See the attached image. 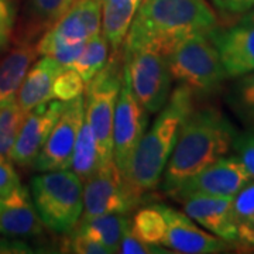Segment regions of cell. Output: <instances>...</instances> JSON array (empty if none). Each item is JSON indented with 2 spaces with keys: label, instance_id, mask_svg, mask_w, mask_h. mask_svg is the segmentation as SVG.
Returning <instances> with one entry per match:
<instances>
[{
  "label": "cell",
  "instance_id": "cell-14",
  "mask_svg": "<svg viewBox=\"0 0 254 254\" xmlns=\"http://www.w3.org/2000/svg\"><path fill=\"white\" fill-rule=\"evenodd\" d=\"M63 106L64 102L51 99L28 112L10 154L13 164H17L20 167L33 165L41 147L50 136Z\"/></svg>",
  "mask_w": 254,
  "mask_h": 254
},
{
  "label": "cell",
  "instance_id": "cell-34",
  "mask_svg": "<svg viewBox=\"0 0 254 254\" xmlns=\"http://www.w3.org/2000/svg\"><path fill=\"white\" fill-rule=\"evenodd\" d=\"M20 185V178L13 167V161L9 158L0 157V196L7 195Z\"/></svg>",
  "mask_w": 254,
  "mask_h": 254
},
{
  "label": "cell",
  "instance_id": "cell-18",
  "mask_svg": "<svg viewBox=\"0 0 254 254\" xmlns=\"http://www.w3.org/2000/svg\"><path fill=\"white\" fill-rule=\"evenodd\" d=\"M63 69L60 64L48 57H43L31 65L16 98L23 112L28 113L38 105L54 99V81Z\"/></svg>",
  "mask_w": 254,
  "mask_h": 254
},
{
  "label": "cell",
  "instance_id": "cell-8",
  "mask_svg": "<svg viewBox=\"0 0 254 254\" xmlns=\"http://www.w3.org/2000/svg\"><path fill=\"white\" fill-rule=\"evenodd\" d=\"M141 200L127 187L115 161L100 164L83 182V212L81 219L108 213H128Z\"/></svg>",
  "mask_w": 254,
  "mask_h": 254
},
{
  "label": "cell",
  "instance_id": "cell-31",
  "mask_svg": "<svg viewBox=\"0 0 254 254\" xmlns=\"http://www.w3.org/2000/svg\"><path fill=\"white\" fill-rule=\"evenodd\" d=\"M16 23V6L13 0H0V51L9 46Z\"/></svg>",
  "mask_w": 254,
  "mask_h": 254
},
{
  "label": "cell",
  "instance_id": "cell-33",
  "mask_svg": "<svg viewBox=\"0 0 254 254\" xmlns=\"http://www.w3.org/2000/svg\"><path fill=\"white\" fill-rule=\"evenodd\" d=\"M233 150L236 151V157L245 165L247 173L254 178V130L236 136Z\"/></svg>",
  "mask_w": 254,
  "mask_h": 254
},
{
  "label": "cell",
  "instance_id": "cell-3",
  "mask_svg": "<svg viewBox=\"0 0 254 254\" xmlns=\"http://www.w3.org/2000/svg\"><path fill=\"white\" fill-rule=\"evenodd\" d=\"M195 109V95L178 85L147 128L128 163L125 181L138 199L148 190H155L173 154L182 122Z\"/></svg>",
  "mask_w": 254,
  "mask_h": 254
},
{
  "label": "cell",
  "instance_id": "cell-5",
  "mask_svg": "<svg viewBox=\"0 0 254 254\" xmlns=\"http://www.w3.org/2000/svg\"><path fill=\"white\" fill-rule=\"evenodd\" d=\"M165 57L173 81L188 88L195 96L216 92L227 79L218 48L209 34L182 40Z\"/></svg>",
  "mask_w": 254,
  "mask_h": 254
},
{
  "label": "cell",
  "instance_id": "cell-4",
  "mask_svg": "<svg viewBox=\"0 0 254 254\" xmlns=\"http://www.w3.org/2000/svg\"><path fill=\"white\" fill-rule=\"evenodd\" d=\"M30 193L44 226L57 233H71L83 212V182L72 170L36 175Z\"/></svg>",
  "mask_w": 254,
  "mask_h": 254
},
{
  "label": "cell",
  "instance_id": "cell-35",
  "mask_svg": "<svg viewBox=\"0 0 254 254\" xmlns=\"http://www.w3.org/2000/svg\"><path fill=\"white\" fill-rule=\"evenodd\" d=\"M213 7L225 16H245L254 7V0H210Z\"/></svg>",
  "mask_w": 254,
  "mask_h": 254
},
{
  "label": "cell",
  "instance_id": "cell-30",
  "mask_svg": "<svg viewBox=\"0 0 254 254\" xmlns=\"http://www.w3.org/2000/svg\"><path fill=\"white\" fill-rule=\"evenodd\" d=\"M64 252H69L75 254H109V249L102 245L96 239L82 233L79 230H75L69 233L66 239Z\"/></svg>",
  "mask_w": 254,
  "mask_h": 254
},
{
  "label": "cell",
  "instance_id": "cell-11",
  "mask_svg": "<svg viewBox=\"0 0 254 254\" xmlns=\"http://www.w3.org/2000/svg\"><path fill=\"white\" fill-rule=\"evenodd\" d=\"M102 31V1L75 0L37 43L38 55L47 57L55 47L88 41Z\"/></svg>",
  "mask_w": 254,
  "mask_h": 254
},
{
  "label": "cell",
  "instance_id": "cell-16",
  "mask_svg": "<svg viewBox=\"0 0 254 254\" xmlns=\"http://www.w3.org/2000/svg\"><path fill=\"white\" fill-rule=\"evenodd\" d=\"M233 196H206L195 195L180 200L182 212L209 233L226 243L239 242V232L232 213Z\"/></svg>",
  "mask_w": 254,
  "mask_h": 254
},
{
  "label": "cell",
  "instance_id": "cell-37",
  "mask_svg": "<svg viewBox=\"0 0 254 254\" xmlns=\"http://www.w3.org/2000/svg\"><path fill=\"white\" fill-rule=\"evenodd\" d=\"M239 21H242V23H254V7L250 11H247L245 16H242V18Z\"/></svg>",
  "mask_w": 254,
  "mask_h": 254
},
{
  "label": "cell",
  "instance_id": "cell-13",
  "mask_svg": "<svg viewBox=\"0 0 254 254\" xmlns=\"http://www.w3.org/2000/svg\"><path fill=\"white\" fill-rule=\"evenodd\" d=\"M160 208L167 219L163 247L165 246L171 252L181 254H215L225 252L226 242L200 227L185 212H180L167 205H160Z\"/></svg>",
  "mask_w": 254,
  "mask_h": 254
},
{
  "label": "cell",
  "instance_id": "cell-7",
  "mask_svg": "<svg viewBox=\"0 0 254 254\" xmlns=\"http://www.w3.org/2000/svg\"><path fill=\"white\" fill-rule=\"evenodd\" d=\"M125 55V69L131 91L148 115L158 113L171 95L173 76L167 57L155 51H134Z\"/></svg>",
  "mask_w": 254,
  "mask_h": 254
},
{
  "label": "cell",
  "instance_id": "cell-36",
  "mask_svg": "<svg viewBox=\"0 0 254 254\" xmlns=\"http://www.w3.org/2000/svg\"><path fill=\"white\" fill-rule=\"evenodd\" d=\"M239 242L254 247V216L239 229Z\"/></svg>",
  "mask_w": 254,
  "mask_h": 254
},
{
  "label": "cell",
  "instance_id": "cell-38",
  "mask_svg": "<svg viewBox=\"0 0 254 254\" xmlns=\"http://www.w3.org/2000/svg\"><path fill=\"white\" fill-rule=\"evenodd\" d=\"M100 1H103V0H100Z\"/></svg>",
  "mask_w": 254,
  "mask_h": 254
},
{
  "label": "cell",
  "instance_id": "cell-29",
  "mask_svg": "<svg viewBox=\"0 0 254 254\" xmlns=\"http://www.w3.org/2000/svg\"><path fill=\"white\" fill-rule=\"evenodd\" d=\"M232 213L237 226V232L254 216V178H252L233 196Z\"/></svg>",
  "mask_w": 254,
  "mask_h": 254
},
{
  "label": "cell",
  "instance_id": "cell-27",
  "mask_svg": "<svg viewBox=\"0 0 254 254\" xmlns=\"http://www.w3.org/2000/svg\"><path fill=\"white\" fill-rule=\"evenodd\" d=\"M236 79L230 103L240 118L254 126V71Z\"/></svg>",
  "mask_w": 254,
  "mask_h": 254
},
{
  "label": "cell",
  "instance_id": "cell-2",
  "mask_svg": "<svg viewBox=\"0 0 254 254\" xmlns=\"http://www.w3.org/2000/svg\"><path fill=\"white\" fill-rule=\"evenodd\" d=\"M236 136V128L220 110L213 106L195 108L180 127L161 178V190L173 196L188 178L229 154Z\"/></svg>",
  "mask_w": 254,
  "mask_h": 254
},
{
  "label": "cell",
  "instance_id": "cell-25",
  "mask_svg": "<svg viewBox=\"0 0 254 254\" xmlns=\"http://www.w3.org/2000/svg\"><path fill=\"white\" fill-rule=\"evenodd\" d=\"M26 115L27 113L18 106L17 100H11L0 106V157L10 160L13 145Z\"/></svg>",
  "mask_w": 254,
  "mask_h": 254
},
{
  "label": "cell",
  "instance_id": "cell-15",
  "mask_svg": "<svg viewBox=\"0 0 254 254\" xmlns=\"http://www.w3.org/2000/svg\"><path fill=\"white\" fill-rule=\"evenodd\" d=\"M210 40L218 48L227 78L236 79L254 71V23H242L229 28H216Z\"/></svg>",
  "mask_w": 254,
  "mask_h": 254
},
{
  "label": "cell",
  "instance_id": "cell-24",
  "mask_svg": "<svg viewBox=\"0 0 254 254\" xmlns=\"http://www.w3.org/2000/svg\"><path fill=\"white\" fill-rule=\"evenodd\" d=\"M133 233L150 245L163 246V239L167 230V219L160 205H150L138 209L130 220Z\"/></svg>",
  "mask_w": 254,
  "mask_h": 254
},
{
  "label": "cell",
  "instance_id": "cell-6",
  "mask_svg": "<svg viewBox=\"0 0 254 254\" xmlns=\"http://www.w3.org/2000/svg\"><path fill=\"white\" fill-rule=\"evenodd\" d=\"M123 66L118 58L108 61L85 88V120L96 140L102 164L113 161V119L122 86Z\"/></svg>",
  "mask_w": 254,
  "mask_h": 254
},
{
  "label": "cell",
  "instance_id": "cell-1",
  "mask_svg": "<svg viewBox=\"0 0 254 254\" xmlns=\"http://www.w3.org/2000/svg\"><path fill=\"white\" fill-rule=\"evenodd\" d=\"M218 16L206 0H143L123 43V54L145 50L167 55L182 40L210 34Z\"/></svg>",
  "mask_w": 254,
  "mask_h": 254
},
{
  "label": "cell",
  "instance_id": "cell-17",
  "mask_svg": "<svg viewBox=\"0 0 254 254\" xmlns=\"http://www.w3.org/2000/svg\"><path fill=\"white\" fill-rule=\"evenodd\" d=\"M43 226L28 188L20 185L0 196V236L14 240L34 237L43 233Z\"/></svg>",
  "mask_w": 254,
  "mask_h": 254
},
{
  "label": "cell",
  "instance_id": "cell-10",
  "mask_svg": "<svg viewBox=\"0 0 254 254\" xmlns=\"http://www.w3.org/2000/svg\"><path fill=\"white\" fill-rule=\"evenodd\" d=\"M85 119V99L64 102L63 110L54 127L36 157L33 167L36 171L46 173L55 170H68L71 165L72 151L82 122Z\"/></svg>",
  "mask_w": 254,
  "mask_h": 254
},
{
  "label": "cell",
  "instance_id": "cell-28",
  "mask_svg": "<svg viewBox=\"0 0 254 254\" xmlns=\"http://www.w3.org/2000/svg\"><path fill=\"white\" fill-rule=\"evenodd\" d=\"M86 83L81 78V75L72 68H65L57 75L53 86L54 99L61 102L76 99L83 95Z\"/></svg>",
  "mask_w": 254,
  "mask_h": 254
},
{
  "label": "cell",
  "instance_id": "cell-9",
  "mask_svg": "<svg viewBox=\"0 0 254 254\" xmlns=\"http://www.w3.org/2000/svg\"><path fill=\"white\" fill-rule=\"evenodd\" d=\"M148 126V112L138 103L131 91L127 71L123 66L122 86L113 119V161L120 173H126L131 155Z\"/></svg>",
  "mask_w": 254,
  "mask_h": 254
},
{
  "label": "cell",
  "instance_id": "cell-19",
  "mask_svg": "<svg viewBox=\"0 0 254 254\" xmlns=\"http://www.w3.org/2000/svg\"><path fill=\"white\" fill-rule=\"evenodd\" d=\"M37 48L31 44L14 47L0 61V106L16 100L28 69L36 61Z\"/></svg>",
  "mask_w": 254,
  "mask_h": 254
},
{
  "label": "cell",
  "instance_id": "cell-12",
  "mask_svg": "<svg viewBox=\"0 0 254 254\" xmlns=\"http://www.w3.org/2000/svg\"><path fill=\"white\" fill-rule=\"evenodd\" d=\"M250 180V174L236 155L226 154L188 178L171 198L182 200L195 195L235 196Z\"/></svg>",
  "mask_w": 254,
  "mask_h": 254
},
{
  "label": "cell",
  "instance_id": "cell-20",
  "mask_svg": "<svg viewBox=\"0 0 254 254\" xmlns=\"http://www.w3.org/2000/svg\"><path fill=\"white\" fill-rule=\"evenodd\" d=\"M143 0H103L102 1V34L113 53L123 46L127 33Z\"/></svg>",
  "mask_w": 254,
  "mask_h": 254
},
{
  "label": "cell",
  "instance_id": "cell-22",
  "mask_svg": "<svg viewBox=\"0 0 254 254\" xmlns=\"http://www.w3.org/2000/svg\"><path fill=\"white\" fill-rule=\"evenodd\" d=\"M100 164L102 161H100L96 140L93 137L88 122L83 119L78 137H76V143L73 147L69 170H72L73 173L79 177V180L85 182L99 168Z\"/></svg>",
  "mask_w": 254,
  "mask_h": 254
},
{
  "label": "cell",
  "instance_id": "cell-26",
  "mask_svg": "<svg viewBox=\"0 0 254 254\" xmlns=\"http://www.w3.org/2000/svg\"><path fill=\"white\" fill-rule=\"evenodd\" d=\"M75 3V0H28V14L37 28H48Z\"/></svg>",
  "mask_w": 254,
  "mask_h": 254
},
{
  "label": "cell",
  "instance_id": "cell-21",
  "mask_svg": "<svg viewBox=\"0 0 254 254\" xmlns=\"http://www.w3.org/2000/svg\"><path fill=\"white\" fill-rule=\"evenodd\" d=\"M130 226V219L126 213H108L95 218L81 219L75 230L96 239L109 249L110 253H119L122 237Z\"/></svg>",
  "mask_w": 254,
  "mask_h": 254
},
{
  "label": "cell",
  "instance_id": "cell-23",
  "mask_svg": "<svg viewBox=\"0 0 254 254\" xmlns=\"http://www.w3.org/2000/svg\"><path fill=\"white\" fill-rule=\"evenodd\" d=\"M109 50V43L106 41L103 34L99 33L85 43L82 53L71 68L81 75V78L85 81V83H88L108 64Z\"/></svg>",
  "mask_w": 254,
  "mask_h": 254
},
{
  "label": "cell",
  "instance_id": "cell-32",
  "mask_svg": "<svg viewBox=\"0 0 254 254\" xmlns=\"http://www.w3.org/2000/svg\"><path fill=\"white\" fill-rule=\"evenodd\" d=\"M161 246L150 245L133 233L130 226L127 227L122 242L119 246V253L122 254H151V253H167V250H160Z\"/></svg>",
  "mask_w": 254,
  "mask_h": 254
}]
</instances>
